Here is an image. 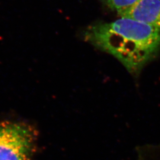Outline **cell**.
Segmentation results:
<instances>
[{"label":"cell","instance_id":"4","mask_svg":"<svg viewBox=\"0 0 160 160\" xmlns=\"http://www.w3.org/2000/svg\"><path fill=\"white\" fill-rule=\"evenodd\" d=\"M110 8L117 12L120 16L128 10L139 0H105Z\"/></svg>","mask_w":160,"mask_h":160},{"label":"cell","instance_id":"2","mask_svg":"<svg viewBox=\"0 0 160 160\" xmlns=\"http://www.w3.org/2000/svg\"><path fill=\"white\" fill-rule=\"evenodd\" d=\"M37 138L32 126L23 122L0 123V160H32Z\"/></svg>","mask_w":160,"mask_h":160},{"label":"cell","instance_id":"1","mask_svg":"<svg viewBox=\"0 0 160 160\" xmlns=\"http://www.w3.org/2000/svg\"><path fill=\"white\" fill-rule=\"evenodd\" d=\"M86 37L94 45L112 54L131 72H137L160 46V31L128 17L88 29Z\"/></svg>","mask_w":160,"mask_h":160},{"label":"cell","instance_id":"3","mask_svg":"<svg viewBox=\"0 0 160 160\" xmlns=\"http://www.w3.org/2000/svg\"><path fill=\"white\" fill-rule=\"evenodd\" d=\"M119 16L132 18L160 31V0H139Z\"/></svg>","mask_w":160,"mask_h":160}]
</instances>
